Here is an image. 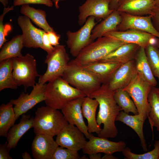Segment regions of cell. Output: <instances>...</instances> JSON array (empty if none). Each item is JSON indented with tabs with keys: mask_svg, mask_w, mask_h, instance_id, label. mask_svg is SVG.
<instances>
[{
	"mask_svg": "<svg viewBox=\"0 0 159 159\" xmlns=\"http://www.w3.org/2000/svg\"><path fill=\"white\" fill-rule=\"evenodd\" d=\"M115 91L110 89L108 83L102 84L89 97L96 100L99 103L97 121L99 126H100L103 124V126L97 134L98 137L114 138L117 135L118 131L115 121L120 112L122 110L115 99Z\"/></svg>",
	"mask_w": 159,
	"mask_h": 159,
	"instance_id": "obj_1",
	"label": "cell"
},
{
	"mask_svg": "<svg viewBox=\"0 0 159 159\" xmlns=\"http://www.w3.org/2000/svg\"><path fill=\"white\" fill-rule=\"evenodd\" d=\"M86 96L60 77L49 82L47 85L44 101L47 106L61 110L69 102Z\"/></svg>",
	"mask_w": 159,
	"mask_h": 159,
	"instance_id": "obj_2",
	"label": "cell"
},
{
	"mask_svg": "<svg viewBox=\"0 0 159 159\" xmlns=\"http://www.w3.org/2000/svg\"><path fill=\"white\" fill-rule=\"evenodd\" d=\"M68 123L58 110L46 105L37 109L33 127L36 135L45 134L53 137Z\"/></svg>",
	"mask_w": 159,
	"mask_h": 159,
	"instance_id": "obj_3",
	"label": "cell"
},
{
	"mask_svg": "<svg viewBox=\"0 0 159 159\" xmlns=\"http://www.w3.org/2000/svg\"><path fill=\"white\" fill-rule=\"evenodd\" d=\"M62 77L88 97L102 85L94 73L76 64L72 60L68 63Z\"/></svg>",
	"mask_w": 159,
	"mask_h": 159,
	"instance_id": "obj_4",
	"label": "cell"
},
{
	"mask_svg": "<svg viewBox=\"0 0 159 159\" xmlns=\"http://www.w3.org/2000/svg\"><path fill=\"white\" fill-rule=\"evenodd\" d=\"M125 43L107 36H103L84 48L72 60L84 66L98 62Z\"/></svg>",
	"mask_w": 159,
	"mask_h": 159,
	"instance_id": "obj_5",
	"label": "cell"
},
{
	"mask_svg": "<svg viewBox=\"0 0 159 159\" xmlns=\"http://www.w3.org/2000/svg\"><path fill=\"white\" fill-rule=\"evenodd\" d=\"M152 86L136 71L129 84L123 89L129 93L137 107L138 114L145 121L150 110L148 97Z\"/></svg>",
	"mask_w": 159,
	"mask_h": 159,
	"instance_id": "obj_6",
	"label": "cell"
},
{
	"mask_svg": "<svg viewBox=\"0 0 159 159\" xmlns=\"http://www.w3.org/2000/svg\"><path fill=\"white\" fill-rule=\"evenodd\" d=\"M13 59L14 80L18 86L24 87L26 92L28 87L35 85L36 77L40 75L37 71L36 60L29 53Z\"/></svg>",
	"mask_w": 159,
	"mask_h": 159,
	"instance_id": "obj_7",
	"label": "cell"
},
{
	"mask_svg": "<svg viewBox=\"0 0 159 159\" xmlns=\"http://www.w3.org/2000/svg\"><path fill=\"white\" fill-rule=\"evenodd\" d=\"M47 54L44 60L47 68L45 72L39 77L38 82L40 84H45L62 77L70 61L69 54L64 45L54 46L52 51Z\"/></svg>",
	"mask_w": 159,
	"mask_h": 159,
	"instance_id": "obj_8",
	"label": "cell"
},
{
	"mask_svg": "<svg viewBox=\"0 0 159 159\" xmlns=\"http://www.w3.org/2000/svg\"><path fill=\"white\" fill-rule=\"evenodd\" d=\"M95 17L90 16L83 26L75 32L69 30L66 32L67 46L71 55L76 57L84 48L93 42L91 39L92 31L96 23Z\"/></svg>",
	"mask_w": 159,
	"mask_h": 159,
	"instance_id": "obj_9",
	"label": "cell"
},
{
	"mask_svg": "<svg viewBox=\"0 0 159 159\" xmlns=\"http://www.w3.org/2000/svg\"><path fill=\"white\" fill-rule=\"evenodd\" d=\"M47 85L36 83L29 94L22 92L17 99L10 100V102L14 105L16 120L36 105L44 101Z\"/></svg>",
	"mask_w": 159,
	"mask_h": 159,
	"instance_id": "obj_10",
	"label": "cell"
},
{
	"mask_svg": "<svg viewBox=\"0 0 159 159\" xmlns=\"http://www.w3.org/2000/svg\"><path fill=\"white\" fill-rule=\"evenodd\" d=\"M110 0H86L79 8L78 23L84 25L87 18L93 16L98 21L104 19L114 10L109 8Z\"/></svg>",
	"mask_w": 159,
	"mask_h": 159,
	"instance_id": "obj_11",
	"label": "cell"
},
{
	"mask_svg": "<svg viewBox=\"0 0 159 159\" xmlns=\"http://www.w3.org/2000/svg\"><path fill=\"white\" fill-rule=\"evenodd\" d=\"M85 137L77 127L68 123L57 135L56 141L59 146L78 151L87 142Z\"/></svg>",
	"mask_w": 159,
	"mask_h": 159,
	"instance_id": "obj_12",
	"label": "cell"
},
{
	"mask_svg": "<svg viewBox=\"0 0 159 159\" xmlns=\"http://www.w3.org/2000/svg\"><path fill=\"white\" fill-rule=\"evenodd\" d=\"M120 13L122 20L117 26L116 31L138 30L147 32L159 38V33L153 24L150 15L136 16L123 12Z\"/></svg>",
	"mask_w": 159,
	"mask_h": 159,
	"instance_id": "obj_13",
	"label": "cell"
},
{
	"mask_svg": "<svg viewBox=\"0 0 159 159\" xmlns=\"http://www.w3.org/2000/svg\"><path fill=\"white\" fill-rule=\"evenodd\" d=\"M82 149L84 153L89 155L97 153L113 154L116 152H122L125 148V142H115L107 138L97 137L91 134Z\"/></svg>",
	"mask_w": 159,
	"mask_h": 159,
	"instance_id": "obj_14",
	"label": "cell"
},
{
	"mask_svg": "<svg viewBox=\"0 0 159 159\" xmlns=\"http://www.w3.org/2000/svg\"><path fill=\"white\" fill-rule=\"evenodd\" d=\"M83 98H77L69 102L61 110L68 123L75 125L89 139L91 134L88 131L82 111Z\"/></svg>",
	"mask_w": 159,
	"mask_h": 159,
	"instance_id": "obj_15",
	"label": "cell"
},
{
	"mask_svg": "<svg viewBox=\"0 0 159 159\" xmlns=\"http://www.w3.org/2000/svg\"><path fill=\"white\" fill-rule=\"evenodd\" d=\"M104 36L125 43L137 44L145 48L150 43H154L156 37L147 32L134 29L124 31H112L106 33Z\"/></svg>",
	"mask_w": 159,
	"mask_h": 159,
	"instance_id": "obj_16",
	"label": "cell"
},
{
	"mask_svg": "<svg viewBox=\"0 0 159 159\" xmlns=\"http://www.w3.org/2000/svg\"><path fill=\"white\" fill-rule=\"evenodd\" d=\"M17 21L22 31L24 46L27 48H39L44 50L42 37L44 30L35 27L26 16H19Z\"/></svg>",
	"mask_w": 159,
	"mask_h": 159,
	"instance_id": "obj_17",
	"label": "cell"
},
{
	"mask_svg": "<svg viewBox=\"0 0 159 159\" xmlns=\"http://www.w3.org/2000/svg\"><path fill=\"white\" fill-rule=\"evenodd\" d=\"M51 136L45 134L36 135L31 149L35 159H52L56 149L59 146Z\"/></svg>",
	"mask_w": 159,
	"mask_h": 159,
	"instance_id": "obj_18",
	"label": "cell"
},
{
	"mask_svg": "<svg viewBox=\"0 0 159 159\" xmlns=\"http://www.w3.org/2000/svg\"><path fill=\"white\" fill-rule=\"evenodd\" d=\"M155 0H119L117 10L136 16L151 14Z\"/></svg>",
	"mask_w": 159,
	"mask_h": 159,
	"instance_id": "obj_19",
	"label": "cell"
},
{
	"mask_svg": "<svg viewBox=\"0 0 159 159\" xmlns=\"http://www.w3.org/2000/svg\"><path fill=\"white\" fill-rule=\"evenodd\" d=\"M136 71L134 59L122 64L108 83L110 89L115 91L126 87L130 82Z\"/></svg>",
	"mask_w": 159,
	"mask_h": 159,
	"instance_id": "obj_20",
	"label": "cell"
},
{
	"mask_svg": "<svg viewBox=\"0 0 159 159\" xmlns=\"http://www.w3.org/2000/svg\"><path fill=\"white\" fill-rule=\"evenodd\" d=\"M34 120L33 117L24 114L19 122L10 129L7 137V147L10 150L15 148L21 138L28 130L33 127Z\"/></svg>",
	"mask_w": 159,
	"mask_h": 159,
	"instance_id": "obj_21",
	"label": "cell"
},
{
	"mask_svg": "<svg viewBox=\"0 0 159 159\" xmlns=\"http://www.w3.org/2000/svg\"><path fill=\"white\" fill-rule=\"evenodd\" d=\"M122 64L114 62H97L83 67L94 73L102 85L109 83L115 72Z\"/></svg>",
	"mask_w": 159,
	"mask_h": 159,
	"instance_id": "obj_22",
	"label": "cell"
},
{
	"mask_svg": "<svg viewBox=\"0 0 159 159\" xmlns=\"http://www.w3.org/2000/svg\"><path fill=\"white\" fill-rule=\"evenodd\" d=\"M140 47L137 44L125 43L98 62L126 63L134 59Z\"/></svg>",
	"mask_w": 159,
	"mask_h": 159,
	"instance_id": "obj_23",
	"label": "cell"
},
{
	"mask_svg": "<svg viewBox=\"0 0 159 159\" xmlns=\"http://www.w3.org/2000/svg\"><path fill=\"white\" fill-rule=\"evenodd\" d=\"M99 103L97 101L89 97L83 98L82 105L83 116L87 120L88 130L90 133H99L102 128L97 123L96 118V111Z\"/></svg>",
	"mask_w": 159,
	"mask_h": 159,
	"instance_id": "obj_24",
	"label": "cell"
},
{
	"mask_svg": "<svg viewBox=\"0 0 159 159\" xmlns=\"http://www.w3.org/2000/svg\"><path fill=\"white\" fill-rule=\"evenodd\" d=\"M121 20L120 12L117 10H114L100 23L95 26L92 31L91 39L94 41L107 32L116 31L117 27Z\"/></svg>",
	"mask_w": 159,
	"mask_h": 159,
	"instance_id": "obj_25",
	"label": "cell"
},
{
	"mask_svg": "<svg viewBox=\"0 0 159 159\" xmlns=\"http://www.w3.org/2000/svg\"><path fill=\"white\" fill-rule=\"evenodd\" d=\"M116 121L122 122L132 129L139 137L143 150L145 152L147 151L143 132V126L145 121L142 119L138 114L130 115L121 111L116 118Z\"/></svg>",
	"mask_w": 159,
	"mask_h": 159,
	"instance_id": "obj_26",
	"label": "cell"
},
{
	"mask_svg": "<svg viewBox=\"0 0 159 159\" xmlns=\"http://www.w3.org/2000/svg\"><path fill=\"white\" fill-rule=\"evenodd\" d=\"M134 60L136 71L146 81L152 86L156 87L158 83L150 68L144 48L140 47Z\"/></svg>",
	"mask_w": 159,
	"mask_h": 159,
	"instance_id": "obj_27",
	"label": "cell"
},
{
	"mask_svg": "<svg viewBox=\"0 0 159 159\" xmlns=\"http://www.w3.org/2000/svg\"><path fill=\"white\" fill-rule=\"evenodd\" d=\"M20 12L21 14L28 17L36 25L47 32L55 31L47 20L46 13L45 11L39 9H36L27 4L22 5Z\"/></svg>",
	"mask_w": 159,
	"mask_h": 159,
	"instance_id": "obj_28",
	"label": "cell"
},
{
	"mask_svg": "<svg viewBox=\"0 0 159 159\" xmlns=\"http://www.w3.org/2000/svg\"><path fill=\"white\" fill-rule=\"evenodd\" d=\"M24 45L22 34L16 35L2 46L0 52V62L10 58L22 56L21 51Z\"/></svg>",
	"mask_w": 159,
	"mask_h": 159,
	"instance_id": "obj_29",
	"label": "cell"
},
{
	"mask_svg": "<svg viewBox=\"0 0 159 159\" xmlns=\"http://www.w3.org/2000/svg\"><path fill=\"white\" fill-rule=\"evenodd\" d=\"M13 104L10 101L0 106V136L7 137L8 131L16 120Z\"/></svg>",
	"mask_w": 159,
	"mask_h": 159,
	"instance_id": "obj_30",
	"label": "cell"
},
{
	"mask_svg": "<svg viewBox=\"0 0 159 159\" xmlns=\"http://www.w3.org/2000/svg\"><path fill=\"white\" fill-rule=\"evenodd\" d=\"M0 91L7 88L15 90L18 86L13 77V58L0 62Z\"/></svg>",
	"mask_w": 159,
	"mask_h": 159,
	"instance_id": "obj_31",
	"label": "cell"
},
{
	"mask_svg": "<svg viewBox=\"0 0 159 159\" xmlns=\"http://www.w3.org/2000/svg\"><path fill=\"white\" fill-rule=\"evenodd\" d=\"M148 100L150 107L148 117L149 122L152 130L155 127L159 132V88L152 87Z\"/></svg>",
	"mask_w": 159,
	"mask_h": 159,
	"instance_id": "obj_32",
	"label": "cell"
},
{
	"mask_svg": "<svg viewBox=\"0 0 159 159\" xmlns=\"http://www.w3.org/2000/svg\"><path fill=\"white\" fill-rule=\"evenodd\" d=\"M115 99L122 110L127 113L132 112L138 114L137 107L129 93L122 89L116 90L114 94Z\"/></svg>",
	"mask_w": 159,
	"mask_h": 159,
	"instance_id": "obj_33",
	"label": "cell"
},
{
	"mask_svg": "<svg viewBox=\"0 0 159 159\" xmlns=\"http://www.w3.org/2000/svg\"><path fill=\"white\" fill-rule=\"evenodd\" d=\"M145 51L152 72L159 81V49L153 42L145 48Z\"/></svg>",
	"mask_w": 159,
	"mask_h": 159,
	"instance_id": "obj_34",
	"label": "cell"
},
{
	"mask_svg": "<svg viewBox=\"0 0 159 159\" xmlns=\"http://www.w3.org/2000/svg\"><path fill=\"white\" fill-rule=\"evenodd\" d=\"M152 150L142 154L133 153L128 147H125L122 152L123 155L127 159H159V140L155 141Z\"/></svg>",
	"mask_w": 159,
	"mask_h": 159,
	"instance_id": "obj_35",
	"label": "cell"
},
{
	"mask_svg": "<svg viewBox=\"0 0 159 159\" xmlns=\"http://www.w3.org/2000/svg\"><path fill=\"white\" fill-rule=\"evenodd\" d=\"M78 151L59 146L56 149L52 159H80Z\"/></svg>",
	"mask_w": 159,
	"mask_h": 159,
	"instance_id": "obj_36",
	"label": "cell"
},
{
	"mask_svg": "<svg viewBox=\"0 0 159 159\" xmlns=\"http://www.w3.org/2000/svg\"><path fill=\"white\" fill-rule=\"evenodd\" d=\"M14 9V6L11 7L9 6L7 8L4 7L3 13L0 16V48L8 41L6 38L7 32V30L8 29H6V27L3 24L4 17L7 13L11 10H13Z\"/></svg>",
	"mask_w": 159,
	"mask_h": 159,
	"instance_id": "obj_37",
	"label": "cell"
},
{
	"mask_svg": "<svg viewBox=\"0 0 159 159\" xmlns=\"http://www.w3.org/2000/svg\"><path fill=\"white\" fill-rule=\"evenodd\" d=\"M41 4L45 5L49 7L53 6L52 0H14V6H19L24 4Z\"/></svg>",
	"mask_w": 159,
	"mask_h": 159,
	"instance_id": "obj_38",
	"label": "cell"
},
{
	"mask_svg": "<svg viewBox=\"0 0 159 159\" xmlns=\"http://www.w3.org/2000/svg\"><path fill=\"white\" fill-rule=\"evenodd\" d=\"M150 15L153 24L155 29L159 33V9L155 7Z\"/></svg>",
	"mask_w": 159,
	"mask_h": 159,
	"instance_id": "obj_39",
	"label": "cell"
},
{
	"mask_svg": "<svg viewBox=\"0 0 159 159\" xmlns=\"http://www.w3.org/2000/svg\"><path fill=\"white\" fill-rule=\"evenodd\" d=\"M42 41L44 51L47 53L50 52L54 48V47L52 46L50 43L49 40L47 32L44 30L42 34Z\"/></svg>",
	"mask_w": 159,
	"mask_h": 159,
	"instance_id": "obj_40",
	"label": "cell"
},
{
	"mask_svg": "<svg viewBox=\"0 0 159 159\" xmlns=\"http://www.w3.org/2000/svg\"><path fill=\"white\" fill-rule=\"evenodd\" d=\"M48 38L50 44L53 46L59 44V42L61 36L56 32H47Z\"/></svg>",
	"mask_w": 159,
	"mask_h": 159,
	"instance_id": "obj_41",
	"label": "cell"
},
{
	"mask_svg": "<svg viewBox=\"0 0 159 159\" xmlns=\"http://www.w3.org/2000/svg\"><path fill=\"white\" fill-rule=\"evenodd\" d=\"M10 150L7 147V142L0 144V159H12L9 155Z\"/></svg>",
	"mask_w": 159,
	"mask_h": 159,
	"instance_id": "obj_42",
	"label": "cell"
},
{
	"mask_svg": "<svg viewBox=\"0 0 159 159\" xmlns=\"http://www.w3.org/2000/svg\"><path fill=\"white\" fill-rule=\"evenodd\" d=\"M119 0H110L109 8L112 10H117Z\"/></svg>",
	"mask_w": 159,
	"mask_h": 159,
	"instance_id": "obj_43",
	"label": "cell"
},
{
	"mask_svg": "<svg viewBox=\"0 0 159 159\" xmlns=\"http://www.w3.org/2000/svg\"><path fill=\"white\" fill-rule=\"evenodd\" d=\"M89 155L90 159H100L102 158L100 153L92 154Z\"/></svg>",
	"mask_w": 159,
	"mask_h": 159,
	"instance_id": "obj_44",
	"label": "cell"
},
{
	"mask_svg": "<svg viewBox=\"0 0 159 159\" xmlns=\"http://www.w3.org/2000/svg\"><path fill=\"white\" fill-rule=\"evenodd\" d=\"M115 157L112 155V154H105V155L102 157L103 159H117Z\"/></svg>",
	"mask_w": 159,
	"mask_h": 159,
	"instance_id": "obj_45",
	"label": "cell"
},
{
	"mask_svg": "<svg viewBox=\"0 0 159 159\" xmlns=\"http://www.w3.org/2000/svg\"><path fill=\"white\" fill-rule=\"evenodd\" d=\"M22 158L23 159H32L30 155L27 152L23 153L22 155Z\"/></svg>",
	"mask_w": 159,
	"mask_h": 159,
	"instance_id": "obj_46",
	"label": "cell"
},
{
	"mask_svg": "<svg viewBox=\"0 0 159 159\" xmlns=\"http://www.w3.org/2000/svg\"><path fill=\"white\" fill-rule=\"evenodd\" d=\"M66 0H52L53 4H54V6L57 9H59V2L60 1H63Z\"/></svg>",
	"mask_w": 159,
	"mask_h": 159,
	"instance_id": "obj_47",
	"label": "cell"
},
{
	"mask_svg": "<svg viewBox=\"0 0 159 159\" xmlns=\"http://www.w3.org/2000/svg\"><path fill=\"white\" fill-rule=\"evenodd\" d=\"M0 1L3 4L4 7H6L8 4V0H0Z\"/></svg>",
	"mask_w": 159,
	"mask_h": 159,
	"instance_id": "obj_48",
	"label": "cell"
},
{
	"mask_svg": "<svg viewBox=\"0 0 159 159\" xmlns=\"http://www.w3.org/2000/svg\"><path fill=\"white\" fill-rule=\"evenodd\" d=\"M154 43L159 49V38L156 37Z\"/></svg>",
	"mask_w": 159,
	"mask_h": 159,
	"instance_id": "obj_49",
	"label": "cell"
},
{
	"mask_svg": "<svg viewBox=\"0 0 159 159\" xmlns=\"http://www.w3.org/2000/svg\"><path fill=\"white\" fill-rule=\"evenodd\" d=\"M155 7L159 9V0H155Z\"/></svg>",
	"mask_w": 159,
	"mask_h": 159,
	"instance_id": "obj_50",
	"label": "cell"
},
{
	"mask_svg": "<svg viewBox=\"0 0 159 159\" xmlns=\"http://www.w3.org/2000/svg\"></svg>",
	"mask_w": 159,
	"mask_h": 159,
	"instance_id": "obj_51",
	"label": "cell"
}]
</instances>
